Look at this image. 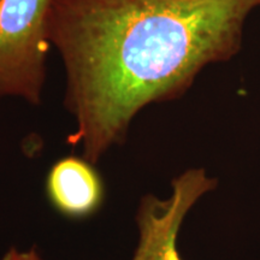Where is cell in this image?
I'll return each instance as SVG.
<instances>
[{
	"instance_id": "1",
	"label": "cell",
	"mask_w": 260,
	"mask_h": 260,
	"mask_svg": "<svg viewBox=\"0 0 260 260\" xmlns=\"http://www.w3.org/2000/svg\"><path fill=\"white\" fill-rule=\"evenodd\" d=\"M258 0H52L48 40L63 57L69 144L93 164L151 103L181 96L210 63L241 48Z\"/></svg>"
},
{
	"instance_id": "2",
	"label": "cell",
	"mask_w": 260,
	"mask_h": 260,
	"mask_svg": "<svg viewBox=\"0 0 260 260\" xmlns=\"http://www.w3.org/2000/svg\"><path fill=\"white\" fill-rule=\"evenodd\" d=\"M52 0H0V96L40 103Z\"/></svg>"
},
{
	"instance_id": "3",
	"label": "cell",
	"mask_w": 260,
	"mask_h": 260,
	"mask_svg": "<svg viewBox=\"0 0 260 260\" xmlns=\"http://www.w3.org/2000/svg\"><path fill=\"white\" fill-rule=\"evenodd\" d=\"M218 187L203 168L181 172L165 199L146 194L136 212L139 242L132 260H184L177 247L181 226L193 207Z\"/></svg>"
},
{
	"instance_id": "4",
	"label": "cell",
	"mask_w": 260,
	"mask_h": 260,
	"mask_svg": "<svg viewBox=\"0 0 260 260\" xmlns=\"http://www.w3.org/2000/svg\"><path fill=\"white\" fill-rule=\"evenodd\" d=\"M45 193L57 213L68 219L82 220L102 210L106 190L93 162L70 155L57 160L48 170Z\"/></svg>"
},
{
	"instance_id": "5",
	"label": "cell",
	"mask_w": 260,
	"mask_h": 260,
	"mask_svg": "<svg viewBox=\"0 0 260 260\" xmlns=\"http://www.w3.org/2000/svg\"><path fill=\"white\" fill-rule=\"evenodd\" d=\"M2 260H42L35 247L29 251H19L17 248H10Z\"/></svg>"
},
{
	"instance_id": "6",
	"label": "cell",
	"mask_w": 260,
	"mask_h": 260,
	"mask_svg": "<svg viewBox=\"0 0 260 260\" xmlns=\"http://www.w3.org/2000/svg\"><path fill=\"white\" fill-rule=\"evenodd\" d=\"M258 4H259V5H260V0H258Z\"/></svg>"
}]
</instances>
